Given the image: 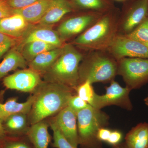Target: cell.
I'll list each match as a JSON object with an SVG mask.
<instances>
[{"instance_id": "10", "label": "cell", "mask_w": 148, "mask_h": 148, "mask_svg": "<svg viewBox=\"0 0 148 148\" xmlns=\"http://www.w3.org/2000/svg\"><path fill=\"white\" fill-rule=\"evenodd\" d=\"M107 51L117 61L123 58L148 59V47L123 35H118Z\"/></svg>"}, {"instance_id": "26", "label": "cell", "mask_w": 148, "mask_h": 148, "mask_svg": "<svg viewBox=\"0 0 148 148\" xmlns=\"http://www.w3.org/2000/svg\"><path fill=\"white\" fill-rule=\"evenodd\" d=\"M77 95L91 106L95 94L92 84L88 81L79 84L75 89Z\"/></svg>"}, {"instance_id": "27", "label": "cell", "mask_w": 148, "mask_h": 148, "mask_svg": "<svg viewBox=\"0 0 148 148\" xmlns=\"http://www.w3.org/2000/svg\"><path fill=\"white\" fill-rule=\"evenodd\" d=\"M123 36L143 43L148 42V16L133 32L129 34Z\"/></svg>"}, {"instance_id": "37", "label": "cell", "mask_w": 148, "mask_h": 148, "mask_svg": "<svg viewBox=\"0 0 148 148\" xmlns=\"http://www.w3.org/2000/svg\"><path fill=\"white\" fill-rule=\"evenodd\" d=\"M144 101H145V104L147 106H148V96L147 98H145V100H144Z\"/></svg>"}, {"instance_id": "28", "label": "cell", "mask_w": 148, "mask_h": 148, "mask_svg": "<svg viewBox=\"0 0 148 148\" xmlns=\"http://www.w3.org/2000/svg\"><path fill=\"white\" fill-rule=\"evenodd\" d=\"M51 128L53 131V143L51 147L54 148H75L68 142L61 134L54 123L51 121L49 123Z\"/></svg>"}, {"instance_id": "2", "label": "cell", "mask_w": 148, "mask_h": 148, "mask_svg": "<svg viewBox=\"0 0 148 148\" xmlns=\"http://www.w3.org/2000/svg\"><path fill=\"white\" fill-rule=\"evenodd\" d=\"M120 12L115 6L103 13L95 23L75 38L71 43L88 52L108 50L118 35Z\"/></svg>"}, {"instance_id": "34", "label": "cell", "mask_w": 148, "mask_h": 148, "mask_svg": "<svg viewBox=\"0 0 148 148\" xmlns=\"http://www.w3.org/2000/svg\"><path fill=\"white\" fill-rule=\"evenodd\" d=\"M111 130L106 127H101L98 131L97 138L101 142L107 143L110 135Z\"/></svg>"}, {"instance_id": "5", "label": "cell", "mask_w": 148, "mask_h": 148, "mask_svg": "<svg viewBox=\"0 0 148 148\" xmlns=\"http://www.w3.org/2000/svg\"><path fill=\"white\" fill-rule=\"evenodd\" d=\"M79 145L81 148H103L97 134L108 125L110 117L100 109L89 106L77 113Z\"/></svg>"}, {"instance_id": "21", "label": "cell", "mask_w": 148, "mask_h": 148, "mask_svg": "<svg viewBox=\"0 0 148 148\" xmlns=\"http://www.w3.org/2000/svg\"><path fill=\"white\" fill-rule=\"evenodd\" d=\"M125 140L130 148H148L147 123H140L132 127L126 134Z\"/></svg>"}, {"instance_id": "1", "label": "cell", "mask_w": 148, "mask_h": 148, "mask_svg": "<svg viewBox=\"0 0 148 148\" xmlns=\"http://www.w3.org/2000/svg\"><path fill=\"white\" fill-rule=\"evenodd\" d=\"M75 92L65 85L42 82L34 92L36 98L29 114L31 125L57 114L68 106Z\"/></svg>"}, {"instance_id": "6", "label": "cell", "mask_w": 148, "mask_h": 148, "mask_svg": "<svg viewBox=\"0 0 148 148\" xmlns=\"http://www.w3.org/2000/svg\"><path fill=\"white\" fill-rule=\"evenodd\" d=\"M117 62V75L122 77L130 89H138L148 83V58H123Z\"/></svg>"}, {"instance_id": "9", "label": "cell", "mask_w": 148, "mask_h": 148, "mask_svg": "<svg viewBox=\"0 0 148 148\" xmlns=\"http://www.w3.org/2000/svg\"><path fill=\"white\" fill-rule=\"evenodd\" d=\"M106 90L103 95L95 93L91 106L101 110L107 106H115L127 110H132L133 106L129 96L131 90L129 88L122 87L113 80L110 86L106 87Z\"/></svg>"}, {"instance_id": "38", "label": "cell", "mask_w": 148, "mask_h": 148, "mask_svg": "<svg viewBox=\"0 0 148 148\" xmlns=\"http://www.w3.org/2000/svg\"><path fill=\"white\" fill-rule=\"evenodd\" d=\"M114 1H116L122 2L124 3L125 2L128 1V0H114Z\"/></svg>"}, {"instance_id": "17", "label": "cell", "mask_w": 148, "mask_h": 148, "mask_svg": "<svg viewBox=\"0 0 148 148\" xmlns=\"http://www.w3.org/2000/svg\"><path fill=\"white\" fill-rule=\"evenodd\" d=\"M36 96V93L34 92L24 103H18L15 98H11L4 103H0V118L2 122L15 114L23 113L29 115Z\"/></svg>"}, {"instance_id": "19", "label": "cell", "mask_w": 148, "mask_h": 148, "mask_svg": "<svg viewBox=\"0 0 148 148\" xmlns=\"http://www.w3.org/2000/svg\"><path fill=\"white\" fill-rule=\"evenodd\" d=\"M63 49V46L40 53L29 63V69L43 75L56 61Z\"/></svg>"}, {"instance_id": "33", "label": "cell", "mask_w": 148, "mask_h": 148, "mask_svg": "<svg viewBox=\"0 0 148 148\" xmlns=\"http://www.w3.org/2000/svg\"><path fill=\"white\" fill-rule=\"evenodd\" d=\"M13 9L8 4L5 0H0V19L12 15Z\"/></svg>"}, {"instance_id": "18", "label": "cell", "mask_w": 148, "mask_h": 148, "mask_svg": "<svg viewBox=\"0 0 148 148\" xmlns=\"http://www.w3.org/2000/svg\"><path fill=\"white\" fill-rule=\"evenodd\" d=\"M52 0H38L30 5L23 8L14 9L13 14L21 15L31 24L38 23L44 16Z\"/></svg>"}, {"instance_id": "36", "label": "cell", "mask_w": 148, "mask_h": 148, "mask_svg": "<svg viewBox=\"0 0 148 148\" xmlns=\"http://www.w3.org/2000/svg\"><path fill=\"white\" fill-rule=\"evenodd\" d=\"M112 148H130L125 143H120L116 145L113 146Z\"/></svg>"}, {"instance_id": "22", "label": "cell", "mask_w": 148, "mask_h": 148, "mask_svg": "<svg viewBox=\"0 0 148 148\" xmlns=\"http://www.w3.org/2000/svg\"><path fill=\"white\" fill-rule=\"evenodd\" d=\"M74 10L105 13L115 7L113 0H71Z\"/></svg>"}, {"instance_id": "25", "label": "cell", "mask_w": 148, "mask_h": 148, "mask_svg": "<svg viewBox=\"0 0 148 148\" xmlns=\"http://www.w3.org/2000/svg\"><path fill=\"white\" fill-rule=\"evenodd\" d=\"M0 148H34L27 135L19 137L7 136Z\"/></svg>"}, {"instance_id": "23", "label": "cell", "mask_w": 148, "mask_h": 148, "mask_svg": "<svg viewBox=\"0 0 148 148\" xmlns=\"http://www.w3.org/2000/svg\"><path fill=\"white\" fill-rule=\"evenodd\" d=\"M26 114H15L11 116L5 121V126H4L8 137H16L26 135L28 130L27 115Z\"/></svg>"}, {"instance_id": "24", "label": "cell", "mask_w": 148, "mask_h": 148, "mask_svg": "<svg viewBox=\"0 0 148 148\" xmlns=\"http://www.w3.org/2000/svg\"><path fill=\"white\" fill-rule=\"evenodd\" d=\"M57 47L47 43L36 41L26 44L18 50L26 61L29 63L40 53Z\"/></svg>"}, {"instance_id": "13", "label": "cell", "mask_w": 148, "mask_h": 148, "mask_svg": "<svg viewBox=\"0 0 148 148\" xmlns=\"http://www.w3.org/2000/svg\"><path fill=\"white\" fill-rule=\"evenodd\" d=\"M36 41L47 43L58 47L63 46L65 44L57 31L53 30L49 26L39 25L38 27L35 26L26 36L18 40L14 47L18 50L26 44Z\"/></svg>"}, {"instance_id": "7", "label": "cell", "mask_w": 148, "mask_h": 148, "mask_svg": "<svg viewBox=\"0 0 148 148\" xmlns=\"http://www.w3.org/2000/svg\"><path fill=\"white\" fill-rule=\"evenodd\" d=\"M148 1L128 0L123 3L120 14L118 35H127L133 32L147 16Z\"/></svg>"}, {"instance_id": "40", "label": "cell", "mask_w": 148, "mask_h": 148, "mask_svg": "<svg viewBox=\"0 0 148 148\" xmlns=\"http://www.w3.org/2000/svg\"><path fill=\"white\" fill-rule=\"evenodd\" d=\"M67 1H71V0H67Z\"/></svg>"}, {"instance_id": "14", "label": "cell", "mask_w": 148, "mask_h": 148, "mask_svg": "<svg viewBox=\"0 0 148 148\" xmlns=\"http://www.w3.org/2000/svg\"><path fill=\"white\" fill-rule=\"evenodd\" d=\"M34 27L19 14L0 19V32L18 40L26 36Z\"/></svg>"}, {"instance_id": "31", "label": "cell", "mask_w": 148, "mask_h": 148, "mask_svg": "<svg viewBox=\"0 0 148 148\" xmlns=\"http://www.w3.org/2000/svg\"><path fill=\"white\" fill-rule=\"evenodd\" d=\"M37 1L38 0H5L9 6L14 9L23 8Z\"/></svg>"}, {"instance_id": "11", "label": "cell", "mask_w": 148, "mask_h": 148, "mask_svg": "<svg viewBox=\"0 0 148 148\" xmlns=\"http://www.w3.org/2000/svg\"><path fill=\"white\" fill-rule=\"evenodd\" d=\"M42 82L40 75L30 69L19 70L3 80L6 88L28 92H34Z\"/></svg>"}, {"instance_id": "20", "label": "cell", "mask_w": 148, "mask_h": 148, "mask_svg": "<svg viewBox=\"0 0 148 148\" xmlns=\"http://www.w3.org/2000/svg\"><path fill=\"white\" fill-rule=\"evenodd\" d=\"M27 66V62L21 52L16 48H12L0 63V79L5 77L10 72L18 68L26 69Z\"/></svg>"}, {"instance_id": "43", "label": "cell", "mask_w": 148, "mask_h": 148, "mask_svg": "<svg viewBox=\"0 0 148 148\" xmlns=\"http://www.w3.org/2000/svg\"><path fill=\"white\" fill-rule=\"evenodd\" d=\"M0 146H1V145H0Z\"/></svg>"}, {"instance_id": "30", "label": "cell", "mask_w": 148, "mask_h": 148, "mask_svg": "<svg viewBox=\"0 0 148 148\" xmlns=\"http://www.w3.org/2000/svg\"><path fill=\"white\" fill-rule=\"evenodd\" d=\"M89 106L90 105L80 98L77 94H74L69 99L68 106L77 114L79 111L86 108Z\"/></svg>"}, {"instance_id": "35", "label": "cell", "mask_w": 148, "mask_h": 148, "mask_svg": "<svg viewBox=\"0 0 148 148\" xmlns=\"http://www.w3.org/2000/svg\"><path fill=\"white\" fill-rule=\"evenodd\" d=\"M6 137V133L5 130L4 126H3L2 121L0 118V145L5 140Z\"/></svg>"}, {"instance_id": "16", "label": "cell", "mask_w": 148, "mask_h": 148, "mask_svg": "<svg viewBox=\"0 0 148 148\" xmlns=\"http://www.w3.org/2000/svg\"><path fill=\"white\" fill-rule=\"evenodd\" d=\"M49 124L45 121L39 122L29 127L26 135L34 148H48L52 138L48 131Z\"/></svg>"}, {"instance_id": "39", "label": "cell", "mask_w": 148, "mask_h": 148, "mask_svg": "<svg viewBox=\"0 0 148 148\" xmlns=\"http://www.w3.org/2000/svg\"><path fill=\"white\" fill-rule=\"evenodd\" d=\"M144 44L146 46H147V47H148V42L147 43H144Z\"/></svg>"}, {"instance_id": "15", "label": "cell", "mask_w": 148, "mask_h": 148, "mask_svg": "<svg viewBox=\"0 0 148 148\" xmlns=\"http://www.w3.org/2000/svg\"><path fill=\"white\" fill-rule=\"evenodd\" d=\"M74 11L75 10L70 1L52 0L39 24L42 26H50L60 21L65 15Z\"/></svg>"}, {"instance_id": "32", "label": "cell", "mask_w": 148, "mask_h": 148, "mask_svg": "<svg viewBox=\"0 0 148 148\" xmlns=\"http://www.w3.org/2000/svg\"><path fill=\"white\" fill-rule=\"evenodd\" d=\"M123 137V135L121 131L118 130H112L107 143L112 146L116 145L121 143Z\"/></svg>"}, {"instance_id": "41", "label": "cell", "mask_w": 148, "mask_h": 148, "mask_svg": "<svg viewBox=\"0 0 148 148\" xmlns=\"http://www.w3.org/2000/svg\"><path fill=\"white\" fill-rule=\"evenodd\" d=\"M147 16H148V14H147Z\"/></svg>"}, {"instance_id": "29", "label": "cell", "mask_w": 148, "mask_h": 148, "mask_svg": "<svg viewBox=\"0 0 148 148\" xmlns=\"http://www.w3.org/2000/svg\"><path fill=\"white\" fill-rule=\"evenodd\" d=\"M18 39L0 32V59L16 45Z\"/></svg>"}, {"instance_id": "8", "label": "cell", "mask_w": 148, "mask_h": 148, "mask_svg": "<svg viewBox=\"0 0 148 148\" xmlns=\"http://www.w3.org/2000/svg\"><path fill=\"white\" fill-rule=\"evenodd\" d=\"M103 14L96 12L83 11L64 20L58 26L56 31L64 42L86 31L97 21Z\"/></svg>"}, {"instance_id": "4", "label": "cell", "mask_w": 148, "mask_h": 148, "mask_svg": "<svg viewBox=\"0 0 148 148\" xmlns=\"http://www.w3.org/2000/svg\"><path fill=\"white\" fill-rule=\"evenodd\" d=\"M117 61L107 51H89L79 66V84L88 81L94 83L110 82L117 75Z\"/></svg>"}, {"instance_id": "3", "label": "cell", "mask_w": 148, "mask_h": 148, "mask_svg": "<svg viewBox=\"0 0 148 148\" xmlns=\"http://www.w3.org/2000/svg\"><path fill=\"white\" fill-rule=\"evenodd\" d=\"M84 57L73 45L64 44L61 54L43 75L44 81L61 84L75 90L79 84V66Z\"/></svg>"}, {"instance_id": "12", "label": "cell", "mask_w": 148, "mask_h": 148, "mask_svg": "<svg viewBox=\"0 0 148 148\" xmlns=\"http://www.w3.org/2000/svg\"><path fill=\"white\" fill-rule=\"evenodd\" d=\"M52 121L74 147L79 146L77 114L69 106L60 111Z\"/></svg>"}, {"instance_id": "42", "label": "cell", "mask_w": 148, "mask_h": 148, "mask_svg": "<svg viewBox=\"0 0 148 148\" xmlns=\"http://www.w3.org/2000/svg\"><path fill=\"white\" fill-rule=\"evenodd\" d=\"M147 1H148V0H147Z\"/></svg>"}]
</instances>
